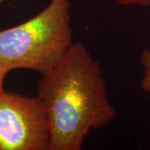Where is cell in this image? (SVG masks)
<instances>
[{"mask_svg":"<svg viewBox=\"0 0 150 150\" xmlns=\"http://www.w3.org/2000/svg\"><path fill=\"white\" fill-rule=\"evenodd\" d=\"M37 96L48 115L50 150H81L91 130L103 129L117 115L101 66L81 42L41 74Z\"/></svg>","mask_w":150,"mask_h":150,"instance_id":"6da1fadb","label":"cell"},{"mask_svg":"<svg viewBox=\"0 0 150 150\" xmlns=\"http://www.w3.org/2000/svg\"><path fill=\"white\" fill-rule=\"evenodd\" d=\"M74 43L70 0H50L35 16L0 31V64L9 71L28 69L43 74Z\"/></svg>","mask_w":150,"mask_h":150,"instance_id":"7a4b0ae2","label":"cell"},{"mask_svg":"<svg viewBox=\"0 0 150 150\" xmlns=\"http://www.w3.org/2000/svg\"><path fill=\"white\" fill-rule=\"evenodd\" d=\"M48 115L42 100L0 93V150H50Z\"/></svg>","mask_w":150,"mask_h":150,"instance_id":"3957f363","label":"cell"},{"mask_svg":"<svg viewBox=\"0 0 150 150\" xmlns=\"http://www.w3.org/2000/svg\"><path fill=\"white\" fill-rule=\"evenodd\" d=\"M139 62L143 69L140 88L145 93H150V48L143 50L140 54Z\"/></svg>","mask_w":150,"mask_h":150,"instance_id":"277c9868","label":"cell"},{"mask_svg":"<svg viewBox=\"0 0 150 150\" xmlns=\"http://www.w3.org/2000/svg\"><path fill=\"white\" fill-rule=\"evenodd\" d=\"M112 1L122 6H139V7L150 6V0H112Z\"/></svg>","mask_w":150,"mask_h":150,"instance_id":"5b68a950","label":"cell"},{"mask_svg":"<svg viewBox=\"0 0 150 150\" xmlns=\"http://www.w3.org/2000/svg\"><path fill=\"white\" fill-rule=\"evenodd\" d=\"M10 71L5 68L2 64H0V93L4 91V79H5L6 76Z\"/></svg>","mask_w":150,"mask_h":150,"instance_id":"8992f818","label":"cell"},{"mask_svg":"<svg viewBox=\"0 0 150 150\" xmlns=\"http://www.w3.org/2000/svg\"><path fill=\"white\" fill-rule=\"evenodd\" d=\"M4 1H5V0H0V5H1V4H2L4 2Z\"/></svg>","mask_w":150,"mask_h":150,"instance_id":"52a82bcc","label":"cell"}]
</instances>
